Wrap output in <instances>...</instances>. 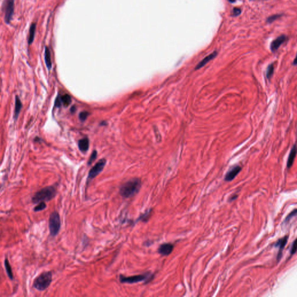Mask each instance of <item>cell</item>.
I'll list each match as a JSON object with an SVG mask.
<instances>
[{"label":"cell","instance_id":"52a82bcc","mask_svg":"<svg viewBox=\"0 0 297 297\" xmlns=\"http://www.w3.org/2000/svg\"><path fill=\"white\" fill-rule=\"evenodd\" d=\"M15 0H5L3 5L4 11V21L6 24H10L14 13Z\"/></svg>","mask_w":297,"mask_h":297},{"label":"cell","instance_id":"cb8c5ba5","mask_svg":"<svg viewBox=\"0 0 297 297\" xmlns=\"http://www.w3.org/2000/svg\"><path fill=\"white\" fill-rule=\"evenodd\" d=\"M96 157H97V152L96 150H94L89 158V160L88 161V165H91V164L94 162V160L96 158Z\"/></svg>","mask_w":297,"mask_h":297},{"label":"cell","instance_id":"2e32d148","mask_svg":"<svg viewBox=\"0 0 297 297\" xmlns=\"http://www.w3.org/2000/svg\"><path fill=\"white\" fill-rule=\"evenodd\" d=\"M15 104V111H14V119L16 120L22 108V102L20 100V98L17 96H16Z\"/></svg>","mask_w":297,"mask_h":297},{"label":"cell","instance_id":"8992f818","mask_svg":"<svg viewBox=\"0 0 297 297\" xmlns=\"http://www.w3.org/2000/svg\"><path fill=\"white\" fill-rule=\"evenodd\" d=\"M106 160L105 158L100 159L98 161V163H96L95 164V165L93 166V167L90 170L89 173H88V175L87 181V186H88L89 183L103 171V170L104 169V167L106 165Z\"/></svg>","mask_w":297,"mask_h":297},{"label":"cell","instance_id":"5bb4252c","mask_svg":"<svg viewBox=\"0 0 297 297\" xmlns=\"http://www.w3.org/2000/svg\"><path fill=\"white\" fill-rule=\"evenodd\" d=\"M78 148L81 152H87L90 146V142L89 139L87 138H85L80 139L78 141Z\"/></svg>","mask_w":297,"mask_h":297},{"label":"cell","instance_id":"83f0119b","mask_svg":"<svg viewBox=\"0 0 297 297\" xmlns=\"http://www.w3.org/2000/svg\"><path fill=\"white\" fill-rule=\"evenodd\" d=\"M62 100H61V97L58 96L57 98L55 99V105L57 108H60L62 104Z\"/></svg>","mask_w":297,"mask_h":297},{"label":"cell","instance_id":"d4e9b609","mask_svg":"<svg viewBox=\"0 0 297 297\" xmlns=\"http://www.w3.org/2000/svg\"><path fill=\"white\" fill-rule=\"evenodd\" d=\"M281 16H282V15H274L271 16L267 19V22L272 23L273 21L276 20V19H279Z\"/></svg>","mask_w":297,"mask_h":297},{"label":"cell","instance_id":"ba28073f","mask_svg":"<svg viewBox=\"0 0 297 297\" xmlns=\"http://www.w3.org/2000/svg\"><path fill=\"white\" fill-rule=\"evenodd\" d=\"M173 248L174 246L172 243H163L159 246L158 249V252L162 256H168L171 254Z\"/></svg>","mask_w":297,"mask_h":297},{"label":"cell","instance_id":"1f68e13d","mask_svg":"<svg viewBox=\"0 0 297 297\" xmlns=\"http://www.w3.org/2000/svg\"><path fill=\"white\" fill-rule=\"evenodd\" d=\"M70 111H71V112H72V113H74V112L76 111V108H75L74 106H73V107L71 108Z\"/></svg>","mask_w":297,"mask_h":297},{"label":"cell","instance_id":"4dcf8cb0","mask_svg":"<svg viewBox=\"0 0 297 297\" xmlns=\"http://www.w3.org/2000/svg\"><path fill=\"white\" fill-rule=\"evenodd\" d=\"M293 65H297V53L294 60V62H293Z\"/></svg>","mask_w":297,"mask_h":297},{"label":"cell","instance_id":"6da1fadb","mask_svg":"<svg viewBox=\"0 0 297 297\" xmlns=\"http://www.w3.org/2000/svg\"><path fill=\"white\" fill-rule=\"evenodd\" d=\"M142 182L139 178H132L123 184L119 190V193L124 199H128L137 194L141 189Z\"/></svg>","mask_w":297,"mask_h":297},{"label":"cell","instance_id":"4fadbf2b","mask_svg":"<svg viewBox=\"0 0 297 297\" xmlns=\"http://www.w3.org/2000/svg\"><path fill=\"white\" fill-rule=\"evenodd\" d=\"M297 144H294L293 146V147L291 148V151H290V153L289 154V156H288V160H287V168H290L292 167L293 163H294V160L296 157V156H297Z\"/></svg>","mask_w":297,"mask_h":297},{"label":"cell","instance_id":"ffe728a7","mask_svg":"<svg viewBox=\"0 0 297 297\" xmlns=\"http://www.w3.org/2000/svg\"><path fill=\"white\" fill-rule=\"evenodd\" d=\"M152 211V210H149L147 211L146 212H145L144 214L141 215V216L138 218V220H141V221L145 222H147L149 219L150 216H151Z\"/></svg>","mask_w":297,"mask_h":297},{"label":"cell","instance_id":"4316f807","mask_svg":"<svg viewBox=\"0 0 297 297\" xmlns=\"http://www.w3.org/2000/svg\"><path fill=\"white\" fill-rule=\"evenodd\" d=\"M297 251V239H296L293 244V246H292V247H291V255H293Z\"/></svg>","mask_w":297,"mask_h":297},{"label":"cell","instance_id":"5b68a950","mask_svg":"<svg viewBox=\"0 0 297 297\" xmlns=\"http://www.w3.org/2000/svg\"><path fill=\"white\" fill-rule=\"evenodd\" d=\"M151 273H146L143 275H134L131 276H125L123 275L119 276V280L121 283H127V284H134L136 283L145 281L148 279L151 278Z\"/></svg>","mask_w":297,"mask_h":297},{"label":"cell","instance_id":"9c48e42d","mask_svg":"<svg viewBox=\"0 0 297 297\" xmlns=\"http://www.w3.org/2000/svg\"><path fill=\"white\" fill-rule=\"evenodd\" d=\"M241 170V167L239 165H236L231 168L225 175V181L227 182H230L233 180L236 176L239 173Z\"/></svg>","mask_w":297,"mask_h":297},{"label":"cell","instance_id":"30bf717a","mask_svg":"<svg viewBox=\"0 0 297 297\" xmlns=\"http://www.w3.org/2000/svg\"><path fill=\"white\" fill-rule=\"evenodd\" d=\"M287 40H288V38L285 35H282L278 37L276 39H275L274 41H273L272 43H271V44H270L271 51L272 52H275L276 51H277L283 43H284L285 41H287Z\"/></svg>","mask_w":297,"mask_h":297},{"label":"cell","instance_id":"8fae6325","mask_svg":"<svg viewBox=\"0 0 297 297\" xmlns=\"http://www.w3.org/2000/svg\"><path fill=\"white\" fill-rule=\"evenodd\" d=\"M287 240H288V237L287 236H285L284 237L279 239L276 242V243L275 244V247H278L279 249V250L278 255H277V260L278 261H279L281 257H282V252H283V249L285 247V246L286 245V244L287 243Z\"/></svg>","mask_w":297,"mask_h":297},{"label":"cell","instance_id":"d6a6232c","mask_svg":"<svg viewBox=\"0 0 297 297\" xmlns=\"http://www.w3.org/2000/svg\"><path fill=\"white\" fill-rule=\"evenodd\" d=\"M235 1L236 0H229V1L231 2H235Z\"/></svg>","mask_w":297,"mask_h":297},{"label":"cell","instance_id":"7402d4cb","mask_svg":"<svg viewBox=\"0 0 297 297\" xmlns=\"http://www.w3.org/2000/svg\"><path fill=\"white\" fill-rule=\"evenodd\" d=\"M47 207V204H46L45 202H41L40 203L38 204L33 209V211L34 212H40L41 211L44 210L46 209Z\"/></svg>","mask_w":297,"mask_h":297},{"label":"cell","instance_id":"d6986e66","mask_svg":"<svg viewBox=\"0 0 297 297\" xmlns=\"http://www.w3.org/2000/svg\"><path fill=\"white\" fill-rule=\"evenodd\" d=\"M61 100L63 105L65 107H68L72 103V98L68 94H65L61 96Z\"/></svg>","mask_w":297,"mask_h":297},{"label":"cell","instance_id":"9a60e30c","mask_svg":"<svg viewBox=\"0 0 297 297\" xmlns=\"http://www.w3.org/2000/svg\"><path fill=\"white\" fill-rule=\"evenodd\" d=\"M44 59H45V62L47 66L48 69L49 70L52 69V61H51V52L49 51V49L48 47H46L45 48V52H44Z\"/></svg>","mask_w":297,"mask_h":297},{"label":"cell","instance_id":"7c38bea8","mask_svg":"<svg viewBox=\"0 0 297 297\" xmlns=\"http://www.w3.org/2000/svg\"><path fill=\"white\" fill-rule=\"evenodd\" d=\"M217 55V52L216 51H214L213 52H212L211 53H210V55H208V56L205 57L202 61H201L199 63L196 65V66L195 67V69L198 70V69H200V68L203 67L207 63L209 62L210 61L212 60L214 58H215Z\"/></svg>","mask_w":297,"mask_h":297},{"label":"cell","instance_id":"44dd1931","mask_svg":"<svg viewBox=\"0 0 297 297\" xmlns=\"http://www.w3.org/2000/svg\"><path fill=\"white\" fill-rule=\"evenodd\" d=\"M274 70H275V67H274L273 63H272L268 66L267 70H266V78L267 79L271 78L273 73H274Z\"/></svg>","mask_w":297,"mask_h":297},{"label":"cell","instance_id":"f1b7e54d","mask_svg":"<svg viewBox=\"0 0 297 297\" xmlns=\"http://www.w3.org/2000/svg\"><path fill=\"white\" fill-rule=\"evenodd\" d=\"M241 14V9L238 8H235L233 10V14L234 16L239 15Z\"/></svg>","mask_w":297,"mask_h":297},{"label":"cell","instance_id":"f546056e","mask_svg":"<svg viewBox=\"0 0 297 297\" xmlns=\"http://www.w3.org/2000/svg\"><path fill=\"white\" fill-rule=\"evenodd\" d=\"M237 197V194H233L232 196H231V197L229 198V202H232L233 200H235V199Z\"/></svg>","mask_w":297,"mask_h":297},{"label":"cell","instance_id":"7a4b0ae2","mask_svg":"<svg viewBox=\"0 0 297 297\" xmlns=\"http://www.w3.org/2000/svg\"><path fill=\"white\" fill-rule=\"evenodd\" d=\"M57 193L55 186H49L37 191L31 197V202L37 204L41 202H49L54 199Z\"/></svg>","mask_w":297,"mask_h":297},{"label":"cell","instance_id":"e0dca14e","mask_svg":"<svg viewBox=\"0 0 297 297\" xmlns=\"http://www.w3.org/2000/svg\"><path fill=\"white\" fill-rule=\"evenodd\" d=\"M4 266L5 268V270L7 272V274L9 277V279L11 280H12L14 279V275H13V272L12 270V267L10 265V263L8 259L7 258H5L4 260Z\"/></svg>","mask_w":297,"mask_h":297},{"label":"cell","instance_id":"ac0fdd59","mask_svg":"<svg viewBox=\"0 0 297 297\" xmlns=\"http://www.w3.org/2000/svg\"><path fill=\"white\" fill-rule=\"evenodd\" d=\"M35 29H36V24L35 23H33L30 27L29 29V34L28 37L27 42L29 45L31 44L34 40L35 34Z\"/></svg>","mask_w":297,"mask_h":297},{"label":"cell","instance_id":"3957f363","mask_svg":"<svg viewBox=\"0 0 297 297\" xmlns=\"http://www.w3.org/2000/svg\"><path fill=\"white\" fill-rule=\"evenodd\" d=\"M52 281V273L50 271H46L40 274L34 280L33 286L39 291L46 290Z\"/></svg>","mask_w":297,"mask_h":297},{"label":"cell","instance_id":"484cf974","mask_svg":"<svg viewBox=\"0 0 297 297\" xmlns=\"http://www.w3.org/2000/svg\"><path fill=\"white\" fill-rule=\"evenodd\" d=\"M297 215V209L296 210H294V211H293L290 214H289V215L287 217V218H285V222H288L290 219H291L294 216H296Z\"/></svg>","mask_w":297,"mask_h":297},{"label":"cell","instance_id":"603a6c76","mask_svg":"<svg viewBox=\"0 0 297 297\" xmlns=\"http://www.w3.org/2000/svg\"><path fill=\"white\" fill-rule=\"evenodd\" d=\"M88 115H89L88 112H87L86 111H82L79 114V119L81 121H84L87 119V118L88 117Z\"/></svg>","mask_w":297,"mask_h":297},{"label":"cell","instance_id":"277c9868","mask_svg":"<svg viewBox=\"0 0 297 297\" xmlns=\"http://www.w3.org/2000/svg\"><path fill=\"white\" fill-rule=\"evenodd\" d=\"M49 230L52 237H55L59 233L61 227V220L59 214L55 211L52 212L49 218Z\"/></svg>","mask_w":297,"mask_h":297}]
</instances>
